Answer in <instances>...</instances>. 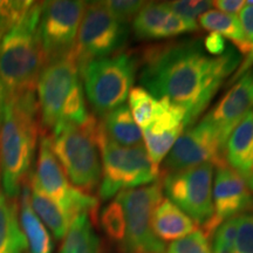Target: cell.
<instances>
[{
	"label": "cell",
	"instance_id": "6da1fadb",
	"mask_svg": "<svg viewBox=\"0 0 253 253\" xmlns=\"http://www.w3.org/2000/svg\"><path fill=\"white\" fill-rule=\"evenodd\" d=\"M239 63L240 55L232 48L212 56L198 39L168 42L144 50L140 84L157 99H168L184 110L189 126Z\"/></svg>",
	"mask_w": 253,
	"mask_h": 253
},
{
	"label": "cell",
	"instance_id": "7a4b0ae2",
	"mask_svg": "<svg viewBox=\"0 0 253 253\" xmlns=\"http://www.w3.org/2000/svg\"><path fill=\"white\" fill-rule=\"evenodd\" d=\"M36 93L6 96L0 120V169L2 191L17 199L28 177L40 134Z\"/></svg>",
	"mask_w": 253,
	"mask_h": 253
},
{
	"label": "cell",
	"instance_id": "3957f363",
	"mask_svg": "<svg viewBox=\"0 0 253 253\" xmlns=\"http://www.w3.org/2000/svg\"><path fill=\"white\" fill-rule=\"evenodd\" d=\"M42 2L31 6L24 17L0 39V82L6 96L36 93L38 79L47 63L39 37Z\"/></svg>",
	"mask_w": 253,
	"mask_h": 253
},
{
	"label": "cell",
	"instance_id": "277c9868",
	"mask_svg": "<svg viewBox=\"0 0 253 253\" xmlns=\"http://www.w3.org/2000/svg\"><path fill=\"white\" fill-rule=\"evenodd\" d=\"M99 121L90 116L84 125L62 122L48 136L50 148L68 181L75 188L89 194L101 181V162L96 142Z\"/></svg>",
	"mask_w": 253,
	"mask_h": 253
},
{
	"label": "cell",
	"instance_id": "5b68a950",
	"mask_svg": "<svg viewBox=\"0 0 253 253\" xmlns=\"http://www.w3.org/2000/svg\"><path fill=\"white\" fill-rule=\"evenodd\" d=\"M97 147L101 153L102 167L99 194L109 199L126 190L141 188L157 181L160 170L151 162L147 150L141 147H122L110 141L97 125Z\"/></svg>",
	"mask_w": 253,
	"mask_h": 253
},
{
	"label": "cell",
	"instance_id": "8992f818",
	"mask_svg": "<svg viewBox=\"0 0 253 253\" xmlns=\"http://www.w3.org/2000/svg\"><path fill=\"white\" fill-rule=\"evenodd\" d=\"M138 61L132 53H118L88 62L81 69L91 108L103 116L125 104L132 89Z\"/></svg>",
	"mask_w": 253,
	"mask_h": 253
},
{
	"label": "cell",
	"instance_id": "52a82bcc",
	"mask_svg": "<svg viewBox=\"0 0 253 253\" xmlns=\"http://www.w3.org/2000/svg\"><path fill=\"white\" fill-rule=\"evenodd\" d=\"M128 37V24L114 17L104 1L87 2L73 48L80 72L88 62L121 50Z\"/></svg>",
	"mask_w": 253,
	"mask_h": 253
},
{
	"label": "cell",
	"instance_id": "ba28073f",
	"mask_svg": "<svg viewBox=\"0 0 253 253\" xmlns=\"http://www.w3.org/2000/svg\"><path fill=\"white\" fill-rule=\"evenodd\" d=\"M162 196V183L126 190L118 194L126 216L125 253H166V245L153 230V213Z\"/></svg>",
	"mask_w": 253,
	"mask_h": 253
},
{
	"label": "cell",
	"instance_id": "9c48e42d",
	"mask_svg": "<svg viewBox=\"0 0 253 253\" xmlns=\"http://www.w3.org/2000/svg\"><path fill=\"white\" fill-rule=\"evenodd\" d=\"M80 77V67L73 50L46 63L37 84L38 107L43 128L52 130L61 121L68 100L82 84Z\"/></svg>",
	"mask_w": 253,
	"mask_h": 253
},
{
	"label": "cell",
	"instance_id": "30bf717a",
	"mask_svg": "<svg viewBox=\"0 0 253 253\" xmlns=\"http://www.w3.org/2000/svg\"><path fill=\"white\" fill-rule=\"evenodd\" d=\"M212 178L213 166L205 163L167 173L162 185L170 202L204 226L213 216Z\"/></svg>",
	"mask_w": 253,
	"mask_h": 253
},
{
	"label": "cell",
	"instance_id": "8fae6325",
	"mask_svg": "<svg viewBox=\"0 0 253 253\" xmlns=\"http://www.w3.org/2000/svg\"><path fill=\"white\" fill-rule=\"evenodd\" d=\"M32 176L38 188L56 202L73 219L81 213L89 214L97 207L96 198L75 188L68 181L59 161L53 154L49 137L46 134L40 138L37 171Z\"/></svg>",
	"mask_w": 253,
	"mask_h": 253
},
{
	"label": "cell",
	"instance_id": "7c38bea8",
	"mask_svg": "<svg viewBox=\"0 0 253 253\" xmlns=\"http://www.w3.org/2000/svg\"><path fill=\"white\" fill-rule=\"evenodd\" d=\"M87 2L78 0H53L42 2L39 37L46 61L72 52Z\"/></svg>",
	"mask_w": 253,
	"mask_h": 253
},
{
	"label": "cell",
	"instance_id": "4fadbf2b",
	"mask_svg": "<svg viewBox=\"0 0 253 253\" xmlns=\"http://www.w3.org/2000/svg\"><path fill=\"white\" fill-rule=\"evenodd\" d=\"M226 164L224 148L213 129L202 120L196 126L186 129L173 144L164 162V172L169 173L201 164Z\"/></svg>",
	"mask_w": 253,
	"mask_h": 253
},
{
	"label": "cell",
	"instance_id": "5bb4252c",
	"mask_svg": "<svg viewBox=\"0 0 253 253\" xmlns=\"http://www.w3.org/2000/svg\"><path fill=\"white\" fill-rule=\"evenodd\" d=\"M213 216L203 226L209 238L221 223L253 210V192L246 181L227 164L217 168L212 189Z\"/></svg>",
	"mask_w": 253,
	"mask_h": 253
},
{
	"label": "cell",
	"instance_id": "9a60e30c",
	"mask_svg": "<svg viewBox=\"0 0 253 253\" xmlns=\"http://www.w3.org/2000/svg\"><path fill=\"white\" fill-rule=\"evenodd\" d=\"M253 109V72L242 75L216 106L203 118L225 149L227 138L243 118Z\"/></svg>",
	"mask_w": 253,
	"mask_h": 253
},
{
	"label": "cell",
	"instance_id": "2e32d148",
	"mask_svg": "<svg viewBox=\"0 0 253 253\" xmlns=\"http://www.w3.org/2000/svg\"><path fill=\"white\" fill-rule=\"evenodd\" d=\"M135 36L142 40L168 39L198 30V23L177 15L166 2H145L132 20Z\"/></svg>",
	"mask_w": 253,
	"mask_h": 253
},
{
	"label": "cell",
	"instance_id": "e0dca14e",
	"mask_svg": "<svg viewBox=\"0 0 253 253\" xmlns=\"http://www.w3.org/2000/svg\"><path fill=\"white\" fill-rule=\"evenodd\" d=\"M186 128L185 113L172 102H168L166 109L147 128L143 129L145 150L151 162L160 170V164Z\"/></svg>",
	"mask_w": 253,
	"mask_h": 253
},
{
	"label": "cell",
	"instance_id": "ac0fdd59",
	"mask_svg": "<svg viewBox=\"0 0 253 253\" xmlns=\"http://www.w3.org/2000/svg\"><path fill=\"white\" fill-rule=\"evenodd\" d=\"M212 236L211 253H253V213L225 220Z\"/></svg>",
	"mask_w": 253,
	"mask_h": 253
},
{
	"label": "cell",
	"instance_id": "d6986e66",
	"mask_svg": "<svg viewBox=\"0 0 253 253\" xmlns=\"http://www.w3.org/2000/svg\"><path fill=\"white\" fill-rule=\"evenodd\" d=\"M224 156L231 169L248 178L253 166V109L246 114L227 138Z\"/></svg>",
	"mask_w": 253,
	"mask_h": 253
},
{
	"label": "cell",
	"instance_id": "ffe728a7",
	"mask_svg": "<svg viewBox=\"0 0 253 253\" xmlns=\"http://www.w3.org/2000/svg\"><path fill=\"white\" fill-rule=\"evenodd\" d=\"M20 208V226L27 240L30 253H52L53 240L45 224L34 212L31 205V175L23 182L18 196Z\"/></svg>",
	"mask_w": 253,
	"mask_h": 253
},
{
	"label": "cell",
	"instance_id": "44dd1931",
	"mask_svg": "<svg viewBox=\"0 0 253 253\" xmlns=\"http://www.w3.org/2000/svg\"><path fill=\"white\" fill-rule=\"evenodd\" d=\"M153 230L162 242H176L197 231V224L168 198H162L153 213Z\"/></svg>",
	"mask_w": 253,
	"mask_h": 253
},
{
	"label": "cell",
	"instance_id": "7402d4cb",
	"mask_svg": "<svg viewBox=\"0 0 253 253\" xmlns=\"http://www.w3.org/2000/svg\"><path fill=\"white\" fill-rule=\"evenodd\" d=\"M0 253H30L19 221L17 199L8 198L0 189Z\"/></svg>",
	"mask_w": 253,
	"mask_h": 253
},
{
	"label": "cell",
	"instance_id": "603a6c76",
	"mask_svg": "<svg viewBox=\"0 0 253 253\" xmlns=\"http://www.w3.org/2000/svg\"><path fill=\"white\" fill-rule=\"evenodd\" d=\"M100 126L104 135L114 143L122 147L143 145V134L141 128L126 104L104 115L102 121H100Z\"/></svg>",
	"mask_w": 253,
	"mask_h": 253
},
{
	"label": "cell",
	"instance_id": "cb8c5ba5",
	"mask_svg": "<svg viewBox=\"0 0 253 253\" xmlns=\"http://www.w3.org/2000/svg\"><path fill=\"white\" fill-rule=\"evenodd\" d=\"M31 205L40 220L52 231L56 239L65 238L69 227L73 223V218L66 212L56 202L43 194L33 181L31 175Z\"/></svg>",
	"mask_w": 253,
	"mask_h": 253
},
{
	"label": "cell",
	"instance_id": "d4e9b609",
	"mask_svg": "<svg viewBox=\"0 0 253 253\" xmlns=\"http://www.w3.org/2000/svg\"><path fill=\"white\" fill-rule=\"evenodd\" d=\"M197 23L204 30L210 31L211 33H218L223 38L232 41L242 54L250 55L251 47L246 39L242 24L237 15L226 14L216 9H210L199 17Z\"/></svg>",
	"mask_w": 253,
	"mask_h": 253
},
{
	"label": "cell",
	"instance_id": "484cf974",
	"mask_svg": "<svg viewBox=\"0 0 253 253\" xmlns=\"http://www.w3.org/2000/svg\"><path fill=\"white\" fill-rule=\"evenodd\" d=\"M59 253H101L89 214L81 213L73 220Z\"/></svg>",
	"mask_w": 253,
	"mask_h": 253
},
{
	"label": "cell",
	"instance_id": "4316f807",
	"mask_svg": "<svg viewBox=\"0 0 253 253\" xmlns=\"http://www.w3.org/2000/svg\"><path fill=\"white\" fill-rule=\"evenodd\" d=\"M129 109L142 129L147 128L166 109L168 99H157L143 87L132 88L129 93Z\"/></svg>",
	"mask_w": 253,
	"mask_h": 253
},
{
	"label": "cell",
	"instance_id": "83f0119b",
	"mask_svg": "<svg viewBox=\"0 0 253 253\" xmlns=\"http://www.w3.org/2000/svg\"><path fill=\"white\" fill-rule=\"evenodd\" d=\"M101 224L103 231L112 240L122 243L126 236L125 210L118 199L110 202L101 213Z\"/></svg>",
	"mask_w": 253,
	"mask_h": 253
},
{
	"label": "cell",
	"instance_id": "f1b7e54d",
	"mask_svg": "<svg viewBox=\"0 0 253 253\" xmlns=\"http://www.w3.org/2000/svg\"><path fill=\"white\" fill-rule=\"evenodd\" d=\"M166 253H211V249L203 231L197 230L191 235L171 243L166 249Z\"/></svg>",
	"mask_w": 253,
	"mask_h": 253
},
{
	"label": "cell",
	"instance_id": "f546056e",
	"mask_svg": "<svg viewBox=\"0 0 253 253\" xmlns=\"http://www.w3.org/2000/svg\"><path fill=\"white\" fill-rule=\"evenodd\" d=\"M239 21L242 24L243 31H244L246 39L251 47V53L245 58L242 66H239L238 71L235 73L231 82H236L237 79H239L242 75H244L246 72H249L250 67L253 66V6L245 5L242 11L239 12Z\"/></svg>",
	"mask_w": 253,
	"mask_h": 253
},
{
	"label": "cell",
	"instance_id": "4dcf8cb0",
	"mask_svg": "<svg viewBox=\"0 0 253 253\" xmlns=\"http://www.w3.org/2000/svg\"><path fill=\"white\" fill-rule=\"evenodd\" d=\"M170 8L179 17L190 21L197 23V17H201L205 12L210 11L212 7V1L201 0V1H192V0H178V1L169 2Z\"/></svg>",
	"mask_w": 253,
	"mask_h": 253
},
{
	"label": "cell",
	"instance_id": "1f68e13d",
	"mask_svg": "<svg viewBox=\"0 0 253 253\" xmlns=\"http://www.w3.org/2000/svg\"><path fill=\"white\" fill-rule=\"evenodd\" d=\"M104 4L114 17L128 24L129 21L134 20L138 12L143 8L145 2L137 0H110L104 1Z\"/></svg>",
	"mask_w": 253,
	"mask_h": 253
},
{
	"label": "cell",
	"instance_id": "d6a6232c",
	"mask_svg": "<svg viewBox=\"0 0 253 253\" xmlns=\"http://www.w3.org/2000/svg\"><path fill=\"white\" fill-rule=\"evenodd\" d=\"M203 46L209 54L212 56L223 55L230 48V47L226 46L224 38L218 33H210L209 36L205 37Z\"/></svg>",
	"mask_w": 253,
	"mask_h": 253
},
{
	"label": "cell",
	"instance_id": "836d02e7",
	"mask_svg": "<svg viewBox=\"0 0 253 253\" xmlns=\"http://www.w3.org/2000/svg\"><path fill=\"white\" fill-rule=\"evenodd\" d=\"M245 5L246 1H243V0H217V1H212V6L220 9V12L232 15L239 13Z\"/></svg>",
	"mask_w": 253,
	"mask_h": 253
},
{
	"label": "cell",
	"instance_id": "e575fe53",
	"mask_svg": "<svg viewBox=\"0 0 253 253\" xmlns=\"http://www.w3.org/2000/svg\"><path fill=\"white\" fill-rule=\"evenodd\" d=\"M5 100H6V91L4 89V87H2L1 82H0V120H1L2 110H4Z\"/></svg>",
	"mask_w": 253,
	"mask_h": 253
},
{
	"label": "cell",
	"instance_id": "d590c367",
	"mask_svg": "<svg viewBox=\"0 0 253 253\" xmlns=\"http://www.w3.org/2000/svg\"><path fill=\"white\" fill-rule=\"evenodd\" d=\"M245 181H246V184H248L250 190H251V191L253 192V166H252L251 171H250V173H249L248 178H246Z\"/></svg>",
	"mask_w": 253,
	"mask_h": 253
}]
</instances>
